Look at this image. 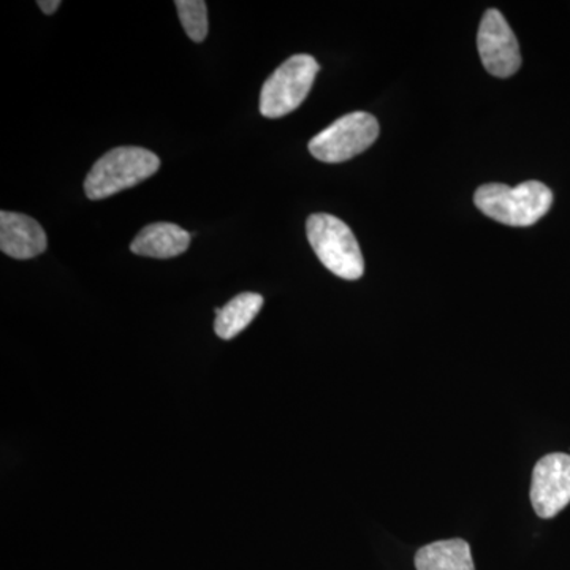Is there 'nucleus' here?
<instances>
[{"instance_id":"f257e3e1","label":"nucleus","mask_w":570,"mask_h":570,"mask_svg":"<svg viewBox=\"0 0 570 570\" xmlns=\"http://www.w3.org/2000/svg\"><path fill=\"white\" fill-rule=\"evenodd\" d=\"M474 204L480 212L510 227H530L550 212L553 193L539 181L508 184H483L474 195Z\"/></svg>"},{"instance_id":"f03ea898","label":"nucleus","mask_w":570,"mask_h":570,"mask_svg":"<svg viewBox=\"0 0 570 570\" xmlns=\"http://www.w3.org/2000/svg\"><path fill=\"white\" fill-rule=\"evenodd\" d=\"M159 168V157L149 149L138 146L111 149L92 165L91 171L86 176V197L89 200L112 197L151 178Z\"/></svg>"},{"instance_id":"7ed1b4c3","label":"nucleus","mask_w":570,"mask_h":570,"mask_svg":"<svg viewBox=\"0 0 570 570\" xmlns=\"http://www.w3.org/2000/svg\"><path fill=\"white\" fill-rule=\"evenodd\" d=\"M307 242L326 269L347 281L365 273L362 249L355 235L343 220L332 214L317 213L306 223Z\"/></svg>"},{"instance_id":"20e7f679","label":"nucleus","mask_w":570,"mask_h":570,"mask_svg":"<svg viewBox=\"0 0 570 570\" xmlns=\"http://www.w3.org/2000/svg\"><path fill=\"white\" fill-rule=\"evenodd\" d=\"M318 63L313 56L295 55L273 71L261 92V112L268 119L295 111L313 89Z\"/></svg>"},{"instance_id":"39448f33","label":"nucleus","mask_w":570,"mask_h":570,"mask_svg":"<svg viewBox=\"0 0 570 570\" xmlns=\"http://www.w3.org/2000/svg\"><path fill=\"white\" fill-rule=\"evenodd\" d=\"M379 122L373 115L355 111L336 119L309 141V153L325 164H341L365 153L377 140Z\"/></svg>"},{"instance_id":"423d86ee","label":"nucleus","mask_w":570,"mask_h":570,"mask_svg":"<svg viewBox=\"0 0 570 570\" xmlns=\"http://www.w3.org/2000/svg\"><path fill=\"white\" fill-rule=\"evenodd\" d=\"M478 47L483 67L490 75L509 78L521 67L519 40L501 11L490 9L480 22Z\"/></svg>"},{"instance_id":"0eeeda50","label":"nucleus","mask_w":570,"mask_h":570,"mask_svg":"<svg viewBox=\"0 0 570 570\" xmlns=\"http://www.w3.org/2000/svg\"><path fill=\"white\" fill-rule=\"evenodd\" d=\"M531 502L540 519H553L570 502V455L550 453L532 472Z\"/></svg>"},{"instance_id":"6e6552de","label":"nucleus","mask_w":570,"mask_h":570,"mask_svg":"<svg viewBox=\"0 0 570 570\" xmlns=\"http://www.w3.org/2000/svg\"><path fill=\"white\" fill-rule=\"evenodd\" d=\"M48 239L41 225L26 214L0 213V249L17 261H29L47 250Z\"/></svg>"},{"instance_id":"1a4fd4ad","label":"nucleus","mask_w":570,"mask_h":570,"mask_svg":"<svg viewBox=\"0 0 570 570\" xmlns=\"http://www.w3.org/2000/svg\"><path fill=\"white\" fill-rule=\"evenodd\" d=\"M189 246V232L176 224L156 223L142 228L130 250L141 257L174 258L186 253Z\"/></svg>"},{"instance_id":"9d476101","label":"nucleus","mask_w":570,"mask_h":570,"mask_svg":"<svg viewBox=\"0 0 570 570\" xmlns=\"http://www.w3.org/2000/svg\"><path fill=\"white\" fill-rule=\"evenodd\" d=\"M417 570H475L466 540H438L415 554Z\"/></svg>"},{"instance_id":"9b49d317","label":"nucleus","mask_w":570,"mask_h":570,"mask_svg":"<svg viewBox=\"0 0 570 570\" xmlns=\"http://www.w3.org/2000/svg\"><path fill=\"white\" fill-rule=\"evenodd\" d=\"M262 306H264V296L262 295L253 294V292L236 295L223 309L217 307L214 332L220 340H234L257 317Z\"/></svg>"},{"instance_id":"f8f14e48","label":"nucleus","mask_w":570,"mask_h":570,"mask_svg":"<svg viewBox=\"0 0 570 570\" xmlns=\"http://www.w3.org/2000/svg\"><path fill=\"white\" fill-rule=\"evenodd\" d=\"M179 21L190 40L202 43L208 36V9L204 0H176Z\"/></svg>"},{"instance_id":"ddd939ff","label":"nucleus","mask_w":570,"mask_h":570,"mask_svg":"<svg viewBox=\"0 0 570 570\" xmlns=\"http://www.w3.org/2000/svg\"><path fill=\"white\" fill-rule=\"evenodd\" d=\"M37 6L40 7L45 14H52L61 7V0H39Z\"/></svg>"}]
</instances>
